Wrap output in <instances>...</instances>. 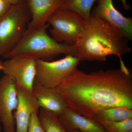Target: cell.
Returning a JSON list of instances; mask_svg holds the SVG:
<instances>
[{
  "label": "cell",
  "mask_w": 132,
  "mask_h": 132,
  "mask_svg": "<svg viewBox=\"0 0 132 132\" xmlns=\"http://www.w3.org/2000/svg\"><path fill=\"white\" fill-rule=\"evenodd\" d=\"M55 89L68 107L91 120L104 109H132V77L125 65L90 73L75 69Z\"/></svg>",
  "instance_id": "cell-1"
},
{
  "label": "cell",
  "mask_w": 132,
  "mask_h": 132,
  "mask_svg": "<svg viewBox=\"0 0 132 132\" xmlns=\"http://www.w3.org/2000/svg\"><path fill=\"white\" fill-rule=\"evenodd\" d=\"M128 41L105 22L91 14L75 44V57L80 61L103 62L114 55L123 64L122 55L131 51Z\"/></svg>",
  "instance_id": "cell-2"
},
{
  "label": "cell",
  "mask_w": 132,
  "mask_h": 132,
  "mask_svg": "<svg viewBox=\"0 0 132 132\" xmlns=\"http://www.w3.org/2000/svg\"><path fill=\"white\" fill-rule=\"evenodd\" d=\"M47 25L38 29H28L15 47L3 57H25L36 59H51L60 54L75 57V45L58 42L47 33Z\"/></svg>",
  "instance_id": "cell-3"
},
{
  "label": "cell",
  "mask_w": 132,
  "mask_h": 132,
  "mask_svg": "<svg viewBox=\"0 0 132 132\" xmlns=\"http://www.w3.org/2000/svg\"><path fill=\"white\" fill-rule=\"evenodd\" d=\"M31 14L27 2L12 5L0 17V57L13 49L28 29Z\"/></svg>",
  "instance_id": "cell-4"
},
{
  "label": "cell",
  "mask_w": 132,
  "mask_h": 132,
  "mask_svg": "<svg viewBox=\"0 0 132 132\" xmlns=\"http://www.w3.org/2000/svg\"><path fill=\"white\" fill-rule=\"evenodd\" d=\"M80 62L71 55L53 61L36 59L35 81L46 87L56 88L77 68Z\"/></svg>",
  "instance_id": "cell-5"
},
{
  "label": "cell",
  "mask_w": 132,
  "mask_h": 132,
  "mask_svg": "<svg viewBox=\"0 0 132 132\" xmlns=\"http://www.w3.org/2000/svg\"><path fill=\"white\" fill-rule=\"evenodd\" d=\"M86 20L73 11L57 9L48 18L52 28L50 32L55 40L68 45H75Z\"/></svg>",
  "instance_id": "cell-6"
},
{
  "label": "cell",
  "mask_w": 132,
  "mask_h": 132,
  "mask_svg": "<svg viewBox=\"0 0 132 132\" xmlns=\"http://www.w3.org/2000/svg\"><path fill=\"white\" fill-rule=\"evenodd\" d=\"M18 104L15 81L5 74L0 80V121L4 132H15L14 114Z\"/></svg>",
  "instance_id": "cell-7"
},
{
  "label": "cell",
  "mask_w": 132,
  "mask_h": 132,
  "mask_svg": "<svg viewBox=\"0 0 132 132\" xmlns=\"http://www.w3.org/2000/svg\"><path fill=\"white\" fill-rule=\"evenodd\" d=\"M2 71L13 78L16 85L32 93L35 80L36 59L25 57L10 58L3 62Z\"/></svg>",
  "instance_id": "cell-8"
},
{
  "label": "cell",
  "mask_w": 132,
  "mask_h": 132,
  "mask_svg": "<svg viewBox=\"0 0 132 132\" xmlns=\"http://www.w3.org/2000/svg\"><path fill=\"white\" fill-rule=\"evenodd\" d=\"M91 14L105 22L128 40L132 39V18L124 16L116 9L112 0H98Z\"/></svg>",
  "instance_id": "cell-9"
},
{
  "label": "cell",
  "mask_w": 132,
  "mask_h": 132,
  "mask_svg": "<svg viewBox=\"0 0 132 132\" xmlns=\"http://www.w3.org/2000/svg\"><path fill=\"white\" fill-rule=\"evenodd\" d=\"M16 88L18 104L14 114L15 132H27L32 113L39 111L40 107L31 92L17 85Z\"/></svg>",
  "instance_id": "cell-10"
},
{
  "label": "cell",
  "mask_w": 132,
  "mask_h": 132,
  "mask_svg": "<svg viewBox=\"0 0 132 132\" xmlns=\"http://www.w3.org/2000/svg\"><path fill=\"white\" fill-rule=\"evenodd\" d=\"M61 0H27L31 19L28 29H38L46 25L50 16L59 9Z\"/></svg>",
  "instance_id": "cell-11"
},
{
  "label": "cell",
  "mask_w": 132,
  "mask_h": 132,
  "mask_svg": "<svg viewBox=\"0 0 132 132\" xmlns=\"http://www.w3.org/2000/svg\"><path fill=\"white\" fill-rule=\"evenodd\" d=\"M32 94L38 101L40 108L53 112L58 116L67 107L64 100L55 88L44 86L35 80Z\"/></svg>",
  "instance_id": "cell-12"
},
{
  "label": "cell",
  "mask_w": 132,
  "mask_h": 132,
  "mask_svg": "<svg viewBox=\"0 0 132 132\" xmlns=\"http://www.w3.org/2000/svg\"><path fill=\"white\" fill-rule=\"evenodd\" d=\"M58 118L67 132L74 130L81 132H105L102 125L77 113L68 107L58 116Z\"/></svg>",
  "instance_id": "cell-13"
},
{
  "label": "cell",
  "mask_w": 132,
  "mask_h": 132,
  "mask_svg": "<svg viewBox=\"0 0 132 132\" xmlns=\"http://www.w3.org/2000/svg\"><path fill=\"white\" fill-rule=\"evenodd\" d=\"M132 119V110L124 107H114L102 109L96 113L92 120L100 125Z\"/></svg>",
  "instance_id": "cell-14"
},
{
  "label": "cell",
  "mask_w": 132,
  "mask_h": 132,
  "mask_svg": "<svg viewBox=\"0 0 132 132\" xmlns=\"http://www.w3.org/2000/svg\"><path fill=\"white\" fill-rule=\"evenodd\" d=\"M98 0H61L59 9L73 11L85 20L89 19L92 6Z\"/></svg>",
  "instance_id": "cell-15"
},
{
  "label": "cell",
  "mask_w": 132,
  "mask_h": 132,
  "mask_svg": "<svg viewBox=\"0 0 132 132\" xmlns=\"http://www.w3.org/2000/svg\"><path fill=\"white\" fill-rule=\"evenodd\" d=\"M38 116L45 132H67L60 122L58 116L53 112L40 108Z\"/></svg>",
  "instance_id": "cell-16"
},
{
  "label": "cell",
  "mask_w": 132,
  "mask_h": 132,
  "mask_svg": "<svg viewBox=\"0 0 132 132\" xmlns=\"http://www.w3.org/2000/svg\"><path fill=\"white\" fill-rule=\"evenodd\" d=\"M105 132H128L132 131V119L102 125Z\"/></svg>",
  "instance_id": "cell-17"
},
{
  "label": "cell",
  "mask_w": 132,
  "mask_h": 132,
  "mask_svg": "<svg viewBox=\"0 0 132 132\" xmlns=\"http://www.w3.org/2000/svg\"><path fill=\"white\" fill-rule=\"evenodd\" d=\"M39 112L35 111L32 113L27 132H45L39 119Z\"/></svg>",
  "instance_id": "cell-18"
},
{
  "label": "cell",
  "mask_w": 132,
  "mask_h": 132,
  "mask_svg": "<svg viewBox=\"0 0 132 132\" xmlns=\"http://www.w3.org/2000/svg\"><path fill=\"white\" fill-rule=\"evenodd\" d=\"M12 5L8 0H0V17L7 13Z\"/></svg>",
  "instance_id": "cell-19"
},
{
  "label": "cell",
  "mask_w": 132,
  "mask_h": 132,
  "mask_svg": "<svg viewBox=\"0 0 132 132\" xmlns=\"http://www.w3.org/2000/svg\"><path fill=\"white\" fill-rule=\"evenodd\" d=\"M12 5H16L23 3L27 2V0H8Z\"/></svg>",
  "instance_id": "cell-20"
},
{
  "label": "cell",
  "mask_w": 132,
  "mask_h": 132,
  "mask_svg": "<svg viewBox=\"0 0 132 132\" xmlns=\"http://www.w3.org/2000/svg\"><path fill=\"white\" fill-rule=\"evenodd\" d=\"M124 9L126 10H128L131 8V6L128 5L127 3L126 0H121Z\"/></svg>",
  "instance_id": "cell-21"
},
{
  "label": "cell",
  "mask_w": 132,
  "mask_h": 132,
  "mask_svg": "<svg viewBox=\"0 0 132 132\" xmlns=\"http://www.w3.org/2000/svg\"><path fill=\"white\" fill-rule=\"evenodd\" d=\"M3 65V61L0 60V71L2 70Z\"/></svg>",
  "instance_id": "cell-22"
},
{
  "label": "cell",
  "mask_w": 132,
  "mask_h": 132,
  "mask_svg": "<svg viewBox=\"0 0 132 132\" xmlns=\"http://www.w3.org/2000/svg\"><path fill=\"white\" fill-rule=\"evenodd\" d=\"M69 132H81L80 131H79L78 130H73V131H70Z\"/></svg>",
  "instance_id": "cell-23"
},
{
  "label": "cell",
  "mask_w": 132,
  "mask_h": 132,
  "mask_svg": "<svg viewBox=\"0 0 132 132\" xmlns=\"http://www.w3.org/2000/svg\"><path fill=\"white\" fill-rule=\"evenodd\" d=\"M1 126H0V131H1Z\"/></svg>",
  "instance_id": "cell-24"
},
{
  "label": "cell",
  "mask_w": 132,
  "mask_h": 132,
  "mask_svg": "<svg viewBox=\"0 0 132 132\" xmlns=\"http://www.w3.org/2000/svg\"><path fill=\"white\" fill-rule=\"evenodd\" d=\"M128 132H132V131H129Z\"/></svg>",
  "instance_id": "cell-25"
}]
</instances>
